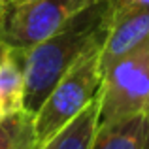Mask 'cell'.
Here are the masks:
<instances>
[{"mask_svg":"<svg viewBox=\"0 0 149 149\" xmlns=\"http://www.w3.org/2000/svg\"><path fill=\"white\" fill-rule=\"evenodd\" d=\"M111 0H98L81 10L64 26L23 49L25 57V98L23 111L34 115L62 76L91 47L104 44L111 21Z\"/></svg>","mask_w":149,"mask_h":149,"instance_id":"cell-1","label":"cell"},{"mask_svg":"<svg viewBox=\"0 0 149 149\" xmlns=\"http://www.w3.org/2000/svg\"><path fill=\"white\" fill-rule=\"evenodd\" d=\"M100 49L102 44L89 49L58 79L40 109L32 115V130L38 147H44L98 96L102 85Z\"/></svg>","mask_w":149,"mask_h":149,"instance_id":"cell-2","label":"cell"},{"mask_svg":"<svg viewBox=\"0 0 149 149\" xmlns=\"http://www.w3.org/2000/svg\"><path fill=\"white\" fill-rule=\"evenodd\" d=\"M149 117V40L125 53L102 72L98 125Z\"/></svg>","mask_w":149,"mask_h":149,"instance_id":"cell-3","label":"cell"},{"mask_svg":"<svg viewBox=\"0 0 149 149\" xmlns=\"http://www.w3.org/2000/svg\"><path fill=\"white\" fill-rule=\"evenodd\" d=\"M98 0H26L0 6V42L10 49L40 44Z\"/></svg>","mask_w":149,"mask_h":149,"instance_id":"cell-4","label":"cell"},{"mask_svg":"<svg viewBox=\"0 0 149 149\" xmlns=\"http://www.w3.org/2000/svg\"><path fill=\"white\" fill-rule=\"evenodd\" d=\"M113 2L111 21L100 49V70L149 40V6Z\"/></svg>","mask_w":149,"mask_h":149,"instance_id":"cell-5","label":"cell"},{"mask_svg":"<svg viewBox=\"0 0 149 149\" xmlns=\"http://www.w3.org/2000/svg\"><path fill=\"white\" fill-rule=\"evenodd\" d=\"M91 149H149V117L136 115L98 125Z\"/></svg>","mask_w":149,"mask_h":149,"instance_id":"cell-6","label":"cell"},{"mask_svg":"<svg viewBox=\"0 0 149 149\" xmlns=\"http://www.w3.org/2000/svg\"><path fill=\"white\" fill-rule=\"evenodd\" d=\"M25 57L23 49H10L0 57V119L23 111Z\"/></svg>","mask_w":149,"mask_h":149,"instance_id":"cell-7","label":"cell"},{"mask_svg":"<svg viewBox=\"0 0 149 149\" xmlns=\"http://www.w3.org/2000/svg\"><path fill=\"white\" fill-rule=\"evenodd\" d=\"M98 127V96L74 117L55 138L47 142V149H91Z\"/></svg>","mask_w":149,"mask_h":149,"instance_id":"cell-8","label":"cell"},{"mask_svg":"<svg viewBox=\"0 0 149 149\" xmlns=\"http://www.w3.org/2000/svg\"><path fill=\"white\" fill-rule=\"evenodd\" d=\"M30 138H34L32 115L21 111L0 119V149H21Z\"/></svg>","mask_w":149,"mask_h":149,"instance_id":"cell-9","label":"cell"},{"mask_svg":"<svg viewBox=\"0 0 149 149\" xmlns=\"http://www.w3.org/2000/svg\"><path fill=\"white\" fill-rule=\"evenodd\" d=\"M4 51H6V45H4L2 42H0V57H2V53H4Z\"/></svg>","mask_w":149,"mask_h":149,"instance_id":"cell-10","label":"cell"},{"mask_svg":"<svg viewBox=\"0 0 149 149\" xmlns=\"http://www.w3.org/2000/svg\"><path fill=\"white\" fill-rule=\"evenodd\" d=\"M8 2H26V0H8Z\"/></svg>","mask_w":149,"mask_h":149,"instance_id":"cell-11","label":"cell"},{"mask_svg":"<svg viewBox=\"0 0 149 149\" xmlns=\"http://www.w3.org/2000/svg\"><path fill=\"white\" fill-rule=\"evenodd\" d=\"M40 149H47V143H45V146H44V147H40Z\"/></svg>","mask_w":149,"mask_h":149,"instance_id":"cell-12","label":"cell"},{"mask_svg":"<svg viewBox=\"0 0 149 149\" xmlns=\"http://www.w3.org/2000/svg\"><path fill=\"white\" fill-rule=\"evenodd\" d=\"M4 2H8V0H0V4H4Z\"/></svg>","mask_w":149,"mask_h":149,"instance_id":"cell-13","label":"cell"},{"mask_svg":"<svg viewBox=\"0 0 149 149\" xmlns=\"http://www.w3.org/2000/svg\"><path fill=\"white\" fill-rule=\"evenodd\" d=\"M0 6H2V4H0Z\"/></svg>","mask_w":149,"mask_h":149,"instance_id":"cell-14","label":"cell"}]
</instances>
